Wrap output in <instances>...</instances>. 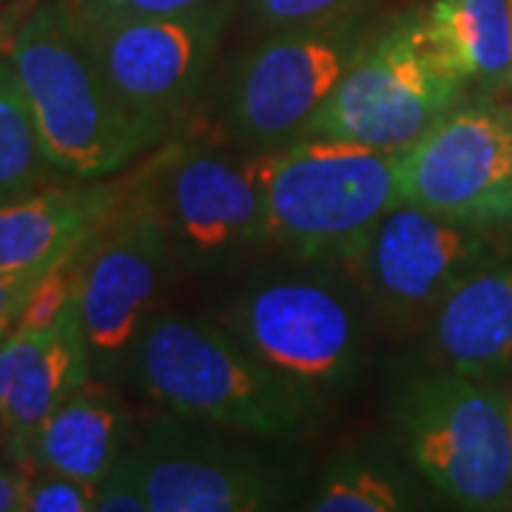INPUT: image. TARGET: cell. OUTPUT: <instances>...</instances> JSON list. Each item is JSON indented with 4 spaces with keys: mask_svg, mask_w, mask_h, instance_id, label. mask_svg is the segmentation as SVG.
<instances>
[{
    "mask_svg": "<svg viewBox=\"0 0 512 512\" xmlns=\"http://www.w3.org/2000/svg\"><path fill=\"white\" fill-rule=\"evenodd\" d=\"M6 60L49 160L72 180L123 174L168 126L128 109L103 74L74 0H43L9 37Z\"/></svg>",
    "mask_w": 512,
    "mask_h": 512,
    "instance_id": "1",
    "label": "cell"
},
{
    "mask_svg": "<svg viewBox=\"0 0 512 512\" xmlns=\"http://www.w3.org/2000/svg\"><path fill=\"white\" fill-rule=\"evenodd\" d=\"M128 362L137 387L180 419L285 436L313 410L311 390L265 365L234 330L180 313H154Z\"/></svg>",
    "mask_w": 512,
    "mask_h": 512,
    "instance_id": "2",
    "label": "cell"
},
{
    "mask_svg": "<svg viewBox=\"0 0 512 512\" xmlns=\"http://www.w3.org/2000/svg\"><path fill=\"white\" fill-rule=\"evenodd\" d=\"M254 163L268 237L313 262H348L370 228L402 202L399 151L308 134L265 148Z\"/></svg>",
    "mask_w": 512,
    "mask_h": 512,
    "instance_id": "3",
    "label": "cell"
},
{
    "mask_svg": "<svg viewBox=\"0 0 512 512\" xmlns=\"http://www.w3.org/2000/svg\"><path fill=\"white\" fill-rule=\"evenodd\" d=\"M404 447L421 478L464 510H512L510 393L453 370L407 384Z\"/></svg>",
    "mask_w": 512,
    "mask_h": 512,
    "instance_id": "4",
    "label": "cell"
},
{
    "mask_svg": "<svg viewBox=\"0 0 512 512\" xmlns=\"http://www.w3.org/2000/svg\"><path fill=\"white\" fill-rule=\"evenodd\" d=\"M464 89L467 83L436 57L413 15L370 37L308 134L402 151L458 106Z\"/></svg>",
    "mask_w": 512,
    "mask_h": 512,
    "instance_id": "5",
    "label": "cell"
},
{
    "mask_svg": "<svg viewBox=\"0 0 512 512\" xmlns=\"http://www.w3.org/2000/svg\"><path fill=\"white\" fill-rule=\"evenodd\" d=\"M402 200L481 228H512V106L461 100L399 151Z\"/></svg>",
    "mask_w": 512,
    "mask_h": 512,
    "instance_id": "6",
    "label": "cell"
},
{
    "mask_svg": "<svg viewBox=\"0 0 512 512\" xmlns=\"http://www.w3.org/2000/svg\"><path fill=\"white\" fill-rule=\"evenodd\" d=\"M367 43L370 35L345 18L271 32L234 72L225 111L228 126L239 140L259 148L305 137Z\"/></svg>",
    "mask_w": 512,
    "mask_h": 512,
    "instance_id": "7",
    "label": "cell"
},
{
    "mask_svg": "<svg viewBox=\"0 0 512 512\" xmlns=\"http://www.w3.org/2000/svg\"><path fill=\"white\" fill-rule=\"evenodd\" d=\"M231 15L214 0L174 15H134L86 23L94 57L128 109L168 126L197 94L211 69Z\"/></svg>",
    "mask_w": 512,
    "mask_h": 512,
    "instance_id": "8",
    "label": "cell"
},
{
    "mask_svg": "<svg viewBox=\"0 0 512 512\" xmlns=\"http://www.w3.org/2000/svg\"><path fill=\"white\" fill-rule=\"evenodd\" d=\"M168 259L171 234L134 191L97 231L83 262L77 308L94 373L128 359L154 316Z\"/></svg>",
    "mask_w": 512,
    "mask_h": 512,
    "instance_id": "9",
    "label": "cell"
},
{
    "mask_svg": "<svg viewBox=\"0 0 512 512\" xmlns=\"http://www.w3.org/2000/svg\"><path fill=\"white\" fill-rule=\"evenodd\" d=\"M498 254L493 228L450 220L402 200L370 228L345 265L384 308L421 311L433 308L478 262Z\"/></svg>",
    "mask_w": 512,
    "mask_h": 512,
    "instance_id": "10",
    "label": "cell"
},
{
    "mask_svg": "<svg viewBox=\"0 0 512 512\" xmlns=\"http://www.w3.org/2000/svg\"><path fill=\"white\" fill-rule=\"evenodd\" d=\"M231 328L265 365L311 393L342 382L359 362V333L345 299L311 279L256 285L239 299Z\"/></svg>",
    "mask_w": 512,
    "mask_h": 512,
    "instance_id": "11",
    "label": "cell"
},
{
    "mask_svg": "<svg viewBox=\"0 0 512 512\" xmlns=\"http://www.w3.org/2000/svg\"><path fill=\"white\" fill-rule=\"evenodd\" d=\"M137 197L171 239L211 254L268 237V205L254 157L234 163L208 151H168L137 183Z\"/></svg>",
    "mask_w": 512,
    "mask_h": 512,
    "instance_id": "12",
    "label": "cell"
},
{
    "mask_svg": "<svg viewBox=\"0 0 512 512\" xmlns=\"http://www.w3.org/2000/svg\"><path fill=\"white\" fill-rule=\"evenodd\" d=\"M146 490L148 512H259L279 504V490L256 461L214 441L160 424L128 447Z\"/></svg>",
    "mask_w": 512,
    "mask_h": 512,
    "instance_id": "13",
    "label": "cell"
},
{
    "mask_svg": "<svg viewBox=\"0 0 512 512\" xmlns=\"http://www.w3.org/2000/svg\"><path fill=\"white\" fill-rule=\"evenodd\" d=\"M92 376L77 302L49 328L15 325L6 330L0 339V430L6 458L32 473L29 450L37 427Z\"/></svg>",
    "mask_w": 512,
    "mask_h": 512,
    "instance_id": "14",
    "label": "cell"
},
{
    "mask_svg": "<svg viewBox=\"0 0 512 512\" xmlns=\"http://www.w3.org/2000/svg\"><path fill=\"white\" fill-rule=\"evenodd\" d=\"M430 348L444 370L498 384L512 376V259L490 256L430 308Z\"/></svg>",
    "mask_w": 512,
    "mask_h": 512,
    "instance_id": "15",
    "label": "cell"
},
{
    "mask_svg": "<svg viewBox=\"0 0 512 512\" xmlns=\"http://www.w3.org/2000/svg\"><path fill=\"white\" fill-rule=\"evenodd\" d=\"M134 180H77L55 183L0 208V268H52L131 200Z\"/></svg>",
    "mask_w": 512,
    "mask_h": 512,
    "instance_id": "16",
    "label": "cell"
},
{
    "mask_svg": "<svg viewBox=\"0 0 512 512\" xmlns=\"http://www.w3.org/2000/svg\"><path fill=\"white\" fill-rule=\"evenodd\" d=\"M128 441V413L106 384L92 379L74 387L37 427L32 470H52L100 484Z\"/></svg>",
    "mask_w": 512,
    "mask_h": 512,
    "instance_id": "17",
    "label": "cell"
},
{
    "mask_svg": "<svg viewBox=\"0 0 512 512\" xmlns=\"http://www.w3.org/2000/svg\"><path fill=\"white\" fill-rule=\"evenodd\" d=\"M419 23L430 49L458 80L484 89L512 86L510 0H436Z\"/></svg>",
    "mask_w": 512,
    "mask_h": 512,
    "instance_id": "18",
    "label": "cell"
},
{
    "mask_svg": "<svg viewBox=\"0 0 512 512\" xmlns=\"http://www.w3.org/2000/svg\"><path fill=\"white\" fill-rule=\"evenodd\" d=\"M63 174L37 137L29 103L9 60L0 63V208L60 183Z\"/></svg>",
    "mask_w": 512,
    "mask_h": 512,
    "instance_id": "19",
    "label": "cell"
},
{
    "mask_svg": "<svg viewBox=\"0 0 512 512\" xmlns=\"http://www.w3.org/2000/svg\"><path fill=\"white\" fill-rule=\"evenodd\" d=\"M404 507L407 501L396 478L362 464H348L330 473L308 501V510L316 512H396Z\"/></svg>",
    "mask_w": 512,
    "mask_h": 512,
    "instance_id": "20",
    "label": "cell"
},
{
    "mask_svg": "<svg viewBox=\"0 0 512 512\" xmlns=\"http://www.w3.org/2000/svg\"><path fill=\"white\" fill-rule=\"evenodd\" d=\"M23 512H97V484L52 470H32Z\"/></svg>",
    "mask_w": 512,
    "mask_h": 512,
    "instance_id": "21",
    "label": "cell"
},
{
    "mask_svg": "<svg viewBox=\"0 0 512 512\" xmlns=\"http://www.w3.org/2000/svg\"><path fill=\"white\" fill-rule=\"evenodd\" d=\"M254 18L268 32L325 26L348 15L353 0H254Z\"/></svg>",
    "mask_w": 512,
    "mask_h": 512,
    "instance_id": "22",
    "label": "cell"
},
{
    "mask_svg": "<svg viewBox=\"0 0 512 512\" xmlns=\"http://www.w3.org/2000/svg\"><path fill=\"white\" fill-rule=\"evenodd\" d=\"M97 512H148L146 490L128 447L97 484Z\"/></svg>",
    "mask_w": 512,
    "mask_h": 512,
    "instance_id": "23",
    "label": "cell"
},
{
    "mask_svg": "<svg viewBox=\"0 0 512 512\" xmlns=\"http://www.w3.org/2000/svg\"><path fill=\"white\" fill-rule=\"evenodd\" d=\"M80 15L89 20L134 18V15H174L214 0H74Z\"/></svg>",
    "mask_w": 512,
    "mask_h": 512,
    "instance_id": "24",
    "label": "cell"
},
{
    "mask_svg": "<svg viewBox=\"0 0 512 512\" xmlns=\"http://www.w3.org/2000/svg\"><path fill=\"white\" fill-rule=\"evenodd\" d=\"M46 271L49 268H29V271L0 268V325L12 328L18 322V313L26 302V296L32 293V288Z\"/></svg>",
    "mask_w": 512,
    "mask_h": 512,
    "instance_id": "25",
    "label": "cell"
},
{
    "mask_svg": "<svg viewBox=\"0 0 512 512\" xmlns=\"http://www.w3.org/2000/svg\"><path fill=\"white\" fill-rule=\"evenodd\" d=\"M29 470L9 458H0V512H23Z\"/></svg>",
    "mask_w": 512,
    "mask_h": 512,
    "instance_id": "26",
    "label": "cell"
},
{
    "mask_svg": "<svg viewBox=\"0 0 512 512\" xmlns=\"http://www.w3.org/2000/svg\"><path fill=\"white\" fill-rule=\"evenodd\" d=\"M9 32H6V29H3V26H0V60H3V55H6V49H9Z\"/></svg>",
    "mask_w": 512,
    "mask_h": 512,
    "instance_id": "27",
    "label": "cell"
},
{
    "mask_svg": "<svg viewBox=\"0 0 512 512\" xmlns=\"http://www.w3.org/2000/svg\"><path fill=\"white\" fill-rule=\"evenodd\" d=\"M6 325H0V339H3V336H6ZM0 444H3V430H0Z\"/></svg>",
    "mask_w": 512,
    "mask_h": 512,
    "instance_id": "28",
    "label": "cell"
},
{
    "mask_svg": "<svg viewBox=\"0 0 512 512\" xmlns=\"http://www.w3.org/2000/svg\"><path fill=\"white\" fill-rule=\"evenodd\" d=\"M510 410H512V393H510Z\"/></svg>",
    "mask_w": 512,
    "mask_h": 512,
    "instance_id": "29",
    "label": "cell"
},
{
    "mask_svg": "<svg viewBox=\"0 0 512 512\" xmlns=\"http://www.w3.org/2000/svg\"><path fill=\"white\" fill-rule=\"evenodd\" d=\"M510 6H512V0H510Z\"/></svg>",
    "mask_w": 512,
    "mask_h": 512,
    "instance_id": "30",
    "label": "cell"
},
{
    "mask_svg": "<svg viewBox=\"0 0 512 512\" xmlns=\"http://www.w3.org/2000/svg\"><path fill=\"white\" fill-rule=\"evenodd\" d=\"M0 3H3V0H0Z\"/></svg>",
    "mask_w": 512,
    "mask_h": 512,
    "instance_id": "31",
    "label": "cell"
}]
</instances>
